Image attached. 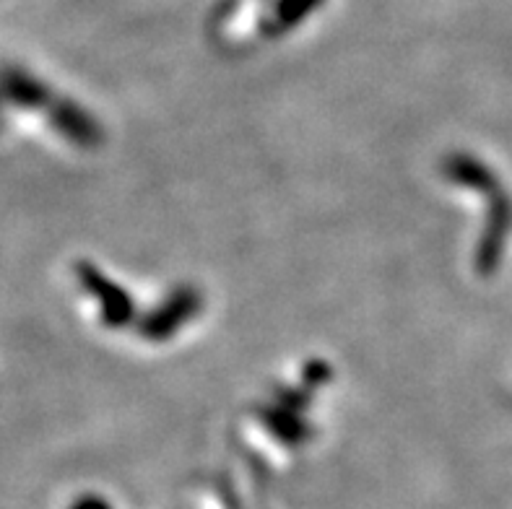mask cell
<instances>
[{
  "mask_svg": "<svg viewBox=\"0 0 512 509\" xmlns=\"http://www.w3.org/2000/svg\"><path fill=\"white\" fill-rule=\"evenodd\" d=\"M201 307V291H195L193 286H180L154 312H149V317L141 323V336L146 341H169L177 330L185 328L201 312Z\"/></svg>",
  "mask_w": 512,
  "mask_h": 509,
  "instance_id": "6da1fadb",
  "label": "cell"
},
{
  "mask_svg": "<svg viewBox=\"0 0 512 509\" xmlns=\"http://www.w3.org/2000/svg\"><path fill=\"white\" fill-rule=\"evenodd\" d=\"M78 281L99 302L104 325L125 328V325L136 320V304L128 297V291L123 286H117L115 281H110L99 268H94L89 263H81L78 265Z\"/></svg>",
  "mask_w": 512,
  "mask_h": 509,
  "instance_id": "7a4b0ae2",
  "label": "cell"
},
{
  "mask_svg": "<svg viewBox=\"0 0 512 509\" xmlns=\"http://www.w3.org/2000/svg\"><path fill=\"white\" fill-rule=\"evenodd\" d=\"M487 198L489 221L487 229H484V237H481L479 242V250H476V265H479V271L484 273V276H487V273H494V268L500 265L512 221V203L510 198L502 193V187H497V190L489 193Z\"/></svg>",
  "mask_w": 512,
  "mask_h": 509,
  "instance_id": "3957f363",
  "label": "cell"
},
{
  "mask_svg": "<svg viewBox=\"0 0 512 509\" xmlns=\"http://www.w3.org/2000/svg\"><path fill=\"white\" fill-rule=\"evenodd\" d=\"M258 413L263 426H266L273 437L281 439L284 445L297 447V445H305L307 439H310L312 429L307 426V421L299 416V411H294V408H286L273 400L271 406H263Z\"/></svg>",
  "mask_w": 512,
  "mask_h": 509,
  "instance_id": "277c9868",
  "label": "cell"
},
{
  "mask_svg": "<svg viewBox=\"0 0 512 509\" xmlns=\"http://www.w3.org/2000/svg\"><path fill=\"white\" fill-rule=\"evenodd\" d=\"M442 172L448 180H453L455 185L471 187V190H479V193L489 195L500 187V180L494 177L492 169L487 164H481L479 159L468 154H450L442 164Z\"/></svg>",
  "mask_w": 512,
  "mask_h": 509,
  "instance_id": "5b68a950",
  "label": "cell"
},
{
  "mask_svg": "<svg viewBox=\"0 0 512 509\" xmlns=\"http://www.w3.org/2000/svg\"><path fill=\"white\" fill-rule=\"evenodd\" d=\"M320 3H323V0H279L273 19L268 21L266 32L271 34V37L286 34L289 29H294L299 21H305L307 16L320 6Z\"/></svg>",
  "mask_w": 512,
  "mask_h": 509,
  "instance_id": "8992f818",
  "label": "cell"
},
{
  "mask_svg": "<svg viewBox=\"0 0 512 509\" xmlns=\"http://www.w3.org/2000/svg\"><path fill=\"white\" fill-rule=\"evenodd\" d=\"M73 509H110V507H107V502H102V499L86 497V499H81V502H78Z\"/></svg>",
  "mask_w": 512,
  "mask_h": 509,
  "instance_id": "52a82bcc",
  "label": "cell"
}]
</instances>
